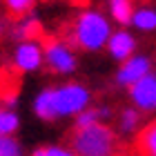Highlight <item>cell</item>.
Segmentation results:
<instances>
[{"label":"cell","mask_w":156,"mask_h":156,"mask_svg":"<svg viewBox=\"0 0 156 156\" xmlns=\"http://www.w3.org/2000/svg\"><path fill=\"white\" fill-rule=\"evenodd\" d=\"M136 152L140 156H156V118L136 132Z\"/></svg>","instance_id":"cell-12"},{"label":"cell","mask_w":156,"mask_h":156,"mask_svg":"<svg viewBox=\"0 0 156 156\" xmlns=\"http://www.w3.org/2000/svg\"><path fill=\"white\" fill-rule=\"evenodd\" d=\"M34 116L42 123H54L58 120V114H56V103H54V87H42L36 96H34L31 103Z\"/></svg>","instance_id":"cell-10"},{"label":"cell","mask_w":156,"mask_h":156,"mask_svg":"<svg viewBox=\"0 0 156 156\" xmlns=\"http://www.w3.org/2000/svg\"><path fill=\"white\" fill-rule=\"evenodd\" d=\"M0 156H25V147L16 136H0Z\"/></svg>","instance_id":"cell-18"},{"label":"cell","mask_w":156,"mask_h":156,"mask_svg":"<svg viewBox=\"0 0 156 156\" xmlns=\"http://www.w3.org/2000/svg\"><path fill=\"white\" fill-rule=\"evenodd\" d=\"M114 31L112 20L98 9H83L76 16L72 31H69V42L83 51H101L105 49L107 40Z\"/></svg>","instance_id":"cell-1"},{"label":"cell","mask_w":156,"mask_h":156,"mask_svg":"<svg viewBox=\"0 0 156 156\" xmlns=\"http://www.w3.org/2000/svg\"><path fill=\"white\" fill-rule=\"evenodd\" d=\"M152 58L145 54H134L127 60L120 62V67L114 74V83L123 89H129L134 83H138L140 78H145L147 74H152Z\"/></svg>","instance_id":"cell-6"},{"label":"cell","mask_w":156,"mask_h":156,"mask_svg":"<svg viewBox=\"0 0 156 156\" xmlns=\"http://www.w3.org/2000/svg\"><path fill=\"white\" fill-rule=\"evenodd\" d=\"M112 118V109L109 107H96V105H89L87 109H83L80 114L74 116V129H80V127H89L96 123H107Z\"/></svg>","instance_id":"cell-13"},{"label":"cell","mask_w":156,"mask_h":156,"mask_svg":"<svg viewBox=\"0 0 156 156\" xmlns=\"http://www.w3.org/2000/svg\"><path fill=\"white\" fill-rule=\"evenodd\" d=\"M134 9V0H107V18L118 27H129Z\"/></svg>","instance_id":"cell-11"},{"label":"cell","mask_w":156,"mask_h":156,"mask_svg":"<svg viewBox=\"0 0 156 156\" xmlns=\"http://www.w3.org/2000/svg\"><path fill=\"white\" fill-rule=\"evenodd\" d=\"M7 13H11L13 18H20V16H27V13L34 11L36 7V0H2Z\"/></svg>","instance_id":"cell-17"},{"label":"cell","mask_w":156,"mask_h":156,"mask_svg":"<svg viewBox=\"0 0 156 156\" xmlns=\"http://www.w3.org/2000/svg\"><path fill=\"white\" fill-rule=\"evenodd\" d=\"M11 38L16 42H25V40H40L42 36V23L34 16V13H27V16L16 18V23L11 25Z\"/></svg>","instance_id":"cell-9"},{"label":"cell","mask_w":156,"mask_h":156,"mask_svg":"<svg viewBox=\"0 0 156 156\" xmlns=\"http://www.w3.org/2000/svg\"><path fill=\"white\" fill-rule=\"evenodd\" d=\"M129 25H132L136 31H143V34L156 31V7H150V5L136 7Z\"/></svg>","instance_id":"cell-14"},{"label":"cell","mask_w":156,"mask_h":156,"mask_svg":"<svg viewBox=\"0 0 156 156\" xmlns=\"http://www.w3.org/2000/svg\"><path fill=\"white\" fill-rule=\"evenodd\" d=\"M143 127V112L136 107H123L118 114V132L125 136H134Z\"/></svg>","instance_id":"cell-15"},{"label":"cell","mask_w":156,"mask_h":156,"mask_svg":"<svg viewBox=\"0 0 156 156\" xmlns=\"http://www.w3.org/2000/svg\"><path fill=\"white\" fill-rule=\"evenodd\" d=\"M45 47V65L51 74L56 76H74L78 69V58L74 47L67 40L60 38H51L42 42Z\"/></svg>","instance_id":"cell-4"},{"label":"cell","mask_w":156,"mask_h":156,"mask_svg":"<svg viewBox=\"0 0 156 156\" xmlns=\"http://www.w3.org/2000/svg\"><path fill=\"white\" fill-rule=\"evenodd\" d=\"M69 147L76 156H116L118 136L107 123H96L74 129Z\"/></svg>","instance_id":"cell-2"},{"label":"cell","mask_w":156,"mask_h":156,"mask_svg":"<svg viewBox=\"0 0 156 156\" xmlns=\"http://www.w3.org/2000/svg\"><path fill=\"white\" fill-rule=\"evenodd\" d=\"M105 49H107L109 58H114L116 62H123V60L129 58V56L136 54V38H134V34L127 29V27H120V29L112 31Z\"/></svg>","instance_id":"cell-8"},{"label":"cell","mask_w":156,"mask_h":156,"mask_svg":"<svg viewBox=\"0 0 156 156\" xmlns=\"http://www.w3.org/2000/svg\"><path fill=\"white\" fill-rule=\"evenodd\" d=\"M31 156H76V154L72 152V147L54 143V145H38L31 152Z\"/></svg>","instance_id":"cell-19"},{"label":"cell","mask_w":156,"mask_h":156,"mask_svg":"<svg viewBox=\"0 0 156 156\" xmlns=\"http://www.w3.org/2000/svg\"><path fill=\"white\" fill-rule=\"evenodd\" d=\"M54 103L58 118H74L91 105V91L83 83L69 80L54 87Z\"/></svg>","instance_id":"cell-3"},{"label":"cell","mask_w":156,"mask_h":156,"mask_svg":"<svg viewBox=\"0 0 156 156\" xmlns=\"http://www.w3.org/2000/svg\"><path fill=\"white\" fill-rule=\"evenodd\" d=\"M20 129V116L16 109L0 105V136H16Z\"/></svg>","instance_id":"cell-16"},{"label":"cell","mask_w":156,"mask_h":156,"mask_svg":"<svg viewBox=\"0 0 156 156\" xmlns=\"http://www.w3.org/2000/svg\"><path fill=\"white\" fill-rule=\"evenodd\" d=\"M129 101L138 112H156V74H147L145 78H140L138 83H134L129 89Z\"/></svg>","instance_id":"cell-7"},{"label":"cell","mask_w":156,"mask_h":156,"mask_svg":"<svg viewBox=\"0 0 156 156\" xmlns=\"http://www.w3.org/2000/svg\"><path fill=\"white\" fill-rule=\"evenodd\" d=\"M7 27H9V25H7V20H5L2 16H0V38H2L5 34H7Z\"/></svg>","instance_id":"cell-20"},{"label":"cell","mask_w":156,"mask_h":156,"mask_svg":"<svg viewBox=\"0 0 156 156\" xmlns=\"http://www.w3.org/2000/svg\"><path fill=\"white\" fill-rule=\"evenodd\" d=\"M13 69L18 74H36L45 65V47L40 40H25L16 42L11 56Z\"/></svg>","instance_id":"cell-5"}]
</instances>
